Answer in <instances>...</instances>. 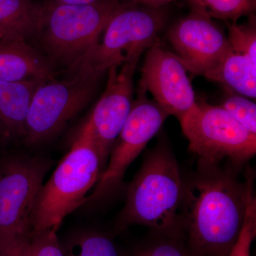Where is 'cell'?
<instances>
[{
    "instance_id": "1",
    "label": "cell",
    "mask_w": 256,
    "mask_h": 256,
    "mask_svg": "<svg viewBox=\"0 0 256 256\" xmlns=\"http://www.w3.org/2000/svg\"><path fill=\"white\" fill-rule=\"evenodd\" d=\"M252 178L242 182L220 164L200 161L198 170L184 181L180 225L196 256H228L238 240Z\"/></svg>"
},
{
    "instance_id": "2",
    "label": "cell",
    "mask_w": 256,
    "mask_h": 256,
    "mask_svg": "<svg viewBox=\"0 0 256 256\" xmlns=\"http://www.w3.org/2000/svg\"><path fill=\"white\" fill-rule=\"evenodd\" d=\"M183 190L174 154L165 144H158L146 156L130 184L116 230L139 225L154 233L184 234L180 218Z\"/></svg>"
},
{
    "instance_id": "3",
    "label": "cell",
    "mask_w": 256,
    "mask_h": 256,
    "mask_svg": "<svg viewBox=\"0 0 256 256\" xmlns=\"http://www.w3.org/2000/svg\"><path fill=\"white\" fill-rule=\"evenodd\" d=\"M102 172L86 121L70 150L37 194L30 218L31 232L46 229L58 232L64 218L85 204L87 194Z\"/></svg>"
},
{
    "instance_id": "4",
    "label": "cell",
    "mask_w": 256,
    "mask_h": 256,
    "mask_svg": "<svg viewBox=\"0 0 256 256\" xmlns=\"http://www.w3.org/2000/svg\"><path fill=\"white\" fill-rule=\"evenodd\" d=\"M124 3L100 0L92 4L68 5L46 2L36 36L47 58L72 68L97 42L109 22Z\"/></svg>"
},
{
    "instance_id": "5",
    "label": "cell",
    "mask_w": 256,
    "mask_h": 256,
    "mask_svg": "<svg viewBox=\"0 0 256 256\" xmlns=\"http://www.w3.org/2000/svg\"><path fill=\"white\" fill-rule=\"evenodd\" d=\"M166 15L161 8L124 3L97 42L70 70L98 80L114 66L140 58L158 38Z\"/></svg>"
},
{
    "instance_id": "6",
    "label": "cell",
    "mask_w": 256,
    "mask_h": 256,
    "mask_svg": "<svg viewBox=\"0 0 256 256\" xmlns=\"http://www.w3.org/2000/svg\"><path fill=\"white\" fill-rule=\"evenodd\" d=\"M188 148L200 161L220 164L229 160L240 164L256 153V134L248 130L223 108L197 101L178 119Z\"/></svg>"
},
{
    "instance_id": "7",
    "label": "cell",
    "mask_w": 256,
    "mask_h": 256,
    "mask_svg": "<svg viewBox=\"0 0 256 256\" xmlns=\"http://www.w3.org/2000/svg\"><path fill=\"white\" fill-rule=\"evenodd\" d=\"M169 116L156 101L148 98L146 90L138 86L137 99L133 101L127 120L112 146L108 163L84 205L98 203L119 188L130 165Z\"/></svg>"
},
{
    "instance_id": "8",
    "label": "cell",
    "mask_w": 256,
    "mask_h": 256,
    "mask_svg": "<svg viewBox=\"0 0 256 256\" xmlns=\"http://www.w3.org/2000/svg\"><path fill=\"white\" fill-rule=\"evenodd\" d=\"M97 80L74 74L66 80L41 82L30 102L24 141L36 144L54 137L87 105Z\"/></svg>"
},
{
    "instance_id": "9",
    "label": "cell",
    "mask_w": 256,
    "mask_h": 256,
    "mask_svg": "<svg viewBox=\"0 0 256 256\" xmlns=\"http://www.w3.org/2000/svg\"><path fill=\"white\" fill-rule=\"evenodd\" d=\"M52 166L50 160L28 156L0 162V244L31 233L34 204Z\"/></svg>"
},
{
    "instance_id": "10",
    "label": "cell",
    "mask_w": 256,
    "mask_h": 256,
    "mask_svg": "<svg viewBox=\"0 0 256 256\" xmlns=\"http://www.w3.org/2000/svg\"><path fill=\"white\" fill-rule=\"evenodd\" d=\"M139 60L132 58L108 69L105 90L86 120L102 172L108 164L112 146L132 109L133 82Z\"/></svg>"
},
{
    "instance_id": "11",
    "label": "cell",
    "mask_w": 256,
    "mask_h": 256,
    "mask_svg": "<svg viewBox=\"0 0 256 256\" xmlns=\"http://www.w3.org/2000/svg\"><path fill=\"white\" fill-rule=\"evenodd\" d=\"M188 72L178 56L158 38L146 50L139 86L150 92L153 100L170 116L178 119L197 102Z\"/></svg>"
},
{
    "instance_id": "12",
    "label": "cell",
    "mask_w": 256,
    "mask_h": 256,
    "mask_svg": "<svg viewBox=\"0 0 256 256\" xmlns=\"http://www.w3.org/2000/svg\"><path fill=\"white\" fill-rule=\"evenodd\" d=\"M168 40L188 72L206 77L230 50L228 38L210 18L192 11L170 28Z\"/></svg>"
},
{
    "instance_id": "13",
    "label": "cell",
    "mask_w": 256,
    "mask_h": 256,
    "mask_svg": "<svg viewBox=\"0 0 256 256\" xmlns=\"http://www.w3.org/2000/svg\"><path fill=\"white\" fill-rule=\"evenodd\" d=\"M53 64L24 40L0 41V82H46L54 78Z\"/></svg>"
},
{
    "instance_id": "14",
    "label": "cell",
    "mask_w": 256,
    "mask_h": 256,
    "mask_svg": "<svg viewBox=\"0 0 256 256\" xmlns=\"http://www.w3.org/2000/svg\"><path fill=\"white\" fill-rule=\"evenodd\" d=\"M42 82H0V148L24 140L32 96Z\"/></svg>"
},
{
    "instance_id": "15",
    "label": "cell",
    "mask_w": 256,
    "mask_h": 256,
    "mask_svg": "<svg viewBox=\"0 0 256 256\" xmlns=\"http://www.w3.org/2000/svg\"><path fill=\"white\" fill-rule=\"evenodd\" d=\"M205 78L222 84L228 92L256 100V63L232 48Z\"/></svg>"
},
{
    "instance_id": "16",
    "label": "cell",
    "mask_w": 256,
    "mask_h": 256,
    "mask_svg": "<svg viewBox=\"0 0 256 256\" xmlns=\"http://www.w3.org/2000/svg\"><path fill=\"white\" fill-rule=\"evenodd\" d=\"M42 6L34 0H0V30L9 40L36 36Z\"/></svg>"
},
{
    "instance_id": "17",
    "label": "cell",
    "mask_w": 256,
    "mask_h": 256,
    "mask_svg": "<svg viewBox=\"0 0 256 256\" xmlns=\"http://www.w3.org/2000/svg\"><path fill=\"white\" fill-rule=\"evenodd\" d=\"M62 246L65 256H128L110 235L98 230L74 232Z\"/></svg>"
},
{
    "instance_id": "18",
    "label": "cell",
    "mask_w": 256,
    "mask_h": 256,
    "mask_svg": "<svg viewBox=\"0 0 256 256\" xmlns=\"http://www.w3.org/2000/svg\"><path fill=\"white\" fill-rule=\"evenodd\" d=\"M192 11L212 18L236 22L242 16L254 14L256 0H185Z\"/></svg>"
},
{
    "instance_id": "19",
    "label": "cell",
    "mask_w": 256,
    "mask_h": 256,
    "mask_svg": "<svg viewBox=\"0 0 256 256\" xmlns=\"http://www.w3.org/2000/svg\"><path fill=\"white\" fill-rule=\"evenodd\" d=\"M128 256H196L183 234L154 233L133 248Z\"/></svg>"
},
{
    "instance_id": "20",
    "label": "cell",
    "mask_w": 256,
    "mask_h": 256,
    "mask_svg": "<svg viewBox=\"0 0 256 256\" xmlns=\"http://www.w3.org/2000/svg\"><path fill=\"white\" fill-rule=\"evenodd\" d=\"M228 28L227 38L230 48L237 53L246 56L256 63V16H249L248 22L238 24L236 22H225Z\"/></svg>"
},
{
    "instance_id": "21",
    "label": "cell",
    "mask_w": 256,
    "mask_h": 256,
    "mask_svg": "<svg viewBox=\"0 0 256 256\" xmlns=\"http://www.w3.org/2000/svg\"><path fill=\"white\" fill-rule=\"evenodd\" d=\"M220 107L240 122L248 130L256 134V102L244 96L227 90Z\"/></svg>"
},
{
    "instance_id": "22",
    "label": "cell",
    "mask_w": 256,
    "mask_h": 256,
    "mask_svg": "<svg viewBox=\"0 0 256 256\" xmlns=\"http://www.w3.org/2000/svg\"><path fill=\"white\" fill-rule=\"evenodd\" d=\"M256 236V200L254 186L250 190L244 226L238 240L228 256H250V248Z\"/></svg>"
},
{
    "instance_id": "23",
    "label": "cell",
    "mask_w": 256,
    "mask_h": 256,
    "mask_svg": "<svg viewBox=\"0 0 256 256\" xmlns=\"http://www.w3.org/2000/svg\"><path fill=\"white\" fill-rule=\"evenodd\" d=\"M56 233L53 229L31 232V256H65Z\"/></svg>"
},
{
    "instance_id": "24",
    "label": "cell",
    "mask_w": 256,
    "mask_h": 256,
    "mask_svg": "<svg viewBox=\"0 0 256 256\" xmlns=\"http://www.w3.org/2000/svg\"><path fill=\"white\" fill-rule=\"evenodd\" d=\"M30 234H20L0 244V256H31Z\"/></svg>"
},
{
    "instance_id": "25",
    "label": "cell",
    "mask_w": 256,
    "mask_h": 256,
    "mask_svg": "<svg viewBox=\"0 0 256 256\" xmlns=\"http://www.w3.org/2000/svg\"><path fill=\"white\" fill-rule=\"evenodd\" d=\"M128 1L129 3L143 5L149 8H160L174 0H128Z\"/></svg>"
},
{
    "instance_id": "26",
    "label": "cell",
    "mask_w": 256,
    "mask_h": 256,
    "mask_svg": "<svg viewBox=\"0 0 256 256\" xmlns=\"http://www.w3.org/2000/svg\"><path fill=\"white\" fill-rule=\"evenodd\" d=\"M100 0H47V2L60 4L84 5L92 4Z\"/></svg>"
},
{
    "instance_id": "27",
    "label": "cell",
    "mask_w": 256,
    "mask_h": 256,
    "mask_svg": "<svg viewBox=\"0 0 256 256\" xmlns=\"http://www.w3.org/2000/svg\"><path fill=\"white\" fill-rule=\"evenodd\" d=\"M3 40H9V38H8V37L6 36V35H5L4 32H3L1 30H0V41Z\"/></svg>"
}]
</instances>
